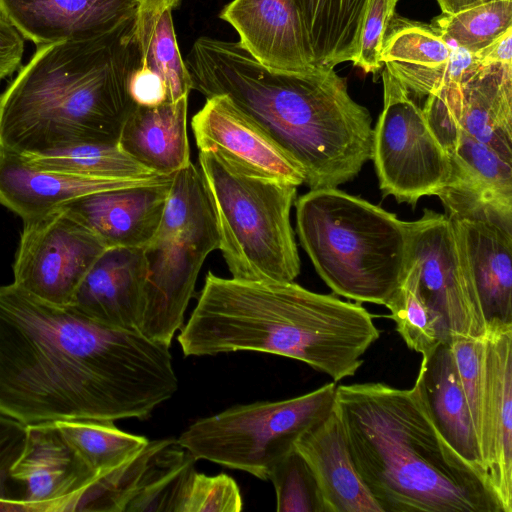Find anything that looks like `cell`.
<instances>
[{"instance_id":"cell-1","label":"cell","mask_w":512,"mask_h":512,"mask_svg":"<svg viewBox=\"0 0 512 512\" xmlns=\"http://www.w3.org/2000/svg\"><path fill=\"white\" fill-rule=\"evenodd\" d=\"M178 389L170 347L0 285V412L25 425L144 419Z\"/></svg>"},{"instance_id":"cell-2","label":"cell","mask_w":512,"mask_h":512,"mask_svg":"<svg viewBox=\"0 0 512 512\" xmlns=\"http://www.w3.org/2000/svg\"><path fill=\"white\" fill-rule=\"evenodd\" d=\"M185 63L193 89L227 96L301 169L310 189L338 187L372 159L371 115L334 68L273 70L239 42L206 36Z\"/></svg>"},{"instance_id":"cell-3","label":"cell","mask_w":512,"mask_h":512,"mask_svg":"<svg viewBox=\"0 0 512 512\" xmlns=\"http://www.w3.org/2000/svg\"><path fill=\"white\" fill-rule=\"evenodd\" d=\"M379 336L373 315L358 302L294 281H244L208 272L177 341L185 356L274 354L338 382L357 372Z\"/></svg>"},{"instance_id":"cell-4","label":"cell","mask_w":512,"mask_h":512,"mask_svg":"<svg viewBox=\"0 0 512 512\" xmlns=\"http://www.w3.org/2000/svg\"><path fill=\"white\" fill-rule=\"evenodd\" d=\"M334 410L382 512H504L487 479L442 437L415 384L337 385Z\"/></svg>"},{"instance_id":"cell-5","label":"cell","mask_w":512,"mask_h":512,"mask_svg":"<svg viewBox=\"0 0 512 512\" xmlns=\"http://www.w3.org/2000/svg\"><path fill=\"white\" fill-rule=\"evenodd\" d=\"M133 22L99 39L36 46L0 93V149L26 157L118 143L135 105L128 93L137 58Z\"/></svg>"},{"instance_id":"cell-6","label":"cell","mask_w":512,"mask_h":512,"mask_svg":"<svg viewBox=\"0 0 512 512\" xmlns=\"http://www.w3.org/2000/svg\"><path fill=\"white\" fill-rule=\"evenodd\" d=\"M295 207L300 243L326 285L385 305L408 268L411 221L337 187L310 189Z\"/></svg>"},{"instance_id":"cell-7","label":"cell","mask_w":512,"mask_h":512,"mask_svg":"<svg viewBox=\"0 0 512 512\" xmlns=\"http://www.w3.org/2000/svg\"><path fill=\"white\" fill-rule=\"evenodd\" d=\"M422 110L449 157L446 187L512 210V64L478 66Z\"/></svg>"},{"instance_id":"cell-8","label":"cell","mask_w":512,"mask_h":512,"mask_svg":"<svg viewBox=\"0 0 512 512\" xmlns=\"http://www.w3.org/2000/svg\"><path fill=\"white\" fill-rule=\"evenodd\" d=\"M198 167L232 278L294 281L300 258L290 212L297 186L246 172L213 150H199Z\"/></svg>"},{"instance_id":"cell-9","label":"cell","mask_w":512,"mask_h":512,"mask_svg":"<svg viewBox=\"0 0 512 512\" xmlns=\"http://www.w3.org/2000/svg\"><path fill=\"white\" fill-rule=\"evenodd\" d=\"M219 233L199 167L190 162L173 174L161 223L143 247L147 275L139 333L171 346L207 256Z\"/></svg>"},{"instance_id":"cell-10","label":"cell","mask_w":512,"mask_h":512,"mask_svg":"<svg viewBox=\"0 0 512 512\" xmlns=\"http://www.w3.org/2000/svg\"><path fill=\"white\" fill-rule=\"evenodd\" d=\"M336 382L278 401L232 406L192 423L177 439L196 460L268 480L296 440L334 409Z\"/></svg>"},{"instance_id":"cell-11","label":"cell","mask_w":512,"mask_h":512,"mask_svg":"<svg viewBox=\"0 0 512 512\" xmlns=\"http://www.w3.org/2000/svg\"><path fill=\"white\" fill-rule=\"evenodd\" d=\"M383 109L373 129V155L380 189L399 203L416 205L448 185L450 161L422 108L386 68Z\"/></svg>"},{"instance_id":"cell-12","label":"cell","mask_w":512,"mask_h":512,"mask_svg":"<svg viewBox=\"0 0 512 512\" xmlns=\"http://www.w3.org/2000/svg\"><path fill=\"white\" fill-rule=\"evenodd\" d=\"M486 326L512 324V210L445 187L437 195Z\"/></svg>"},{"instance_id":"cell-13","label":"cell","mask_w":512,"mask_h":512,"mask_svg":"<svg viewBox=\"0 0 512 512\" xmlns=\"http://www.w3.org/2000/svg\"><path fill=\"white\" fill-rule=\"evenodd\" d=\"M105 249L67 206L23 220L13 283L40 300L70 306L85 275Z\"/></svg>"},{"instance_id":"cell-14","label":"cell","mask_w":512,"mask_h":512,"mask_svg":"<svg viewBox=\"0 0 512 512\" xmlns=\"http://www.w3.org/2000/svg\"><path fill=\"white\" fill-rule=\"evenodd\" d=\"M408 263L423 300L443 325L448 341L458 336L485 337V319L445 213L424 209L421 218L411 221Z\"/></svg>"},{"instance_id":"cell-15","label":"cell","mask_w":512,"mask_h":512,"mask_svg":"<svg viewBox=\"0 0 512 512\" xmlns=\"http://www.w3.org/2000/svg\"><path fill=\"white\" fill-rule=\"evenodd\" d=\"M24 488L22 500L42 512H74L96 478L55 422L27 425L24 450L11 469Z\"/></svg>"},{"instance_id":"cell-16","label":"cell","mask_w":512,"mask_h":512,"mask_svg":"<svg viewBox=\"0 0 512 512\" xmlns=\"http://www.w3.org/2000/svg\"><path fill=\"white\" fill-rule=\"evenodd\" d=\"M139 6V0H0V17L39 46L119 33Z\"/></svg>"},{"instance_id":"cell-17","label":"cell","mask_w":512,"mask_h":512,"mask_svg":"<svg viewBox=\"0 0 512 512\" xmlns=\"http://www.w3.org/2000/svg\"><path fill=\"white\" fill-rule=\"evenodd\" d=\"M191 128L199 150H213L252 174L304 183L301 169L225 95L206 98Z\"/></svg>"},{"instance_id":"cell-18","label":"cell","mask_w":512,"mask_h":512,"mask_svg":"<svg viewBox=\"0 0 512 512\" xmlns=\"http://www.w3.org/2000/svg\"><path fill=\"white\" fill-rule=\"evenodd\" d=\"M219 17L236 30L239 44L262 65L285 72L315 67L294 0H232Z\"/></svg>"},{"instance_id":"cell-19","label":"cell","mask_w":512,"mask_h":512,"mask_svg":"<svg viewBox=\"0 0 512 512\" xmlns=\"http://www.w3.org/2000/svg\"><path fill=\"white\" fill-rule=\"evenodd\" d=\"M172 177L95 192L66 205L106 248L145 247L154 237L166 207Z\"/></svg>"},{"instance_id":"cell-20","label":"cell","mask_w":512,"mask_h":512,"mask_svg":"<svg viewBox=\"0 0 512 512\" xmlns=\"http://www.w3.org/2000/svg\"><path fill=\"white\" fill-rule=\"evenodd\" d=\"M146 275L142 247L106 248L85 275L72 306L106 326L139 332Z\"/></svg>"},{"instance_id":"cell-21","label":"cell","mask_w":512,"mask_h":512,"mask_svg":"<svg viewBox=\"0 0 512 512\" xmlns=\"http://www.w3.org/2000/svg\"><path fill=\"white\" fill-rule=\"evenodd\" d=\"M381 63L404 87L418 96L459 83L480 66L463 48L448 44L434 29L405 21L386 34Z\"/></svg>"},{"instance_id":"cell-22","label":"cell","mask_w":512,"mask_h":512,"mask_svg":"<svg viewBox=\"0 0 512 512\" xmlns=\"http://www.w3.org/2000/svg\"><path fill=\"white\" fill-rule=\"evenodd\" d=\"M155 177L108 179L73 175L39 168L18 154L0 149V204L22 220L95 192L136 185Z\"/></svg>"},{"instance_id":"cell-23","label":"cell","mask_w":512,"mask_h":512,"mask_svg":"<svg viewBox=\"0 0 512 512\" xmlns=\"http://www.w3.org/2000/svg\"><path fill=\"white\" fill-rule=\"evenodd\" d=\"M294 447L316 478L326 512H382L356 470L334 409L304 432Z\"/></svg>"},{"instance_id":"cell-24","label":"cell","mask_w":512,"mask_h":512,"mask_svg":"<svg viewBox=\"0 0 512 512\" xmlns=\"http://www.w3.org/2000/svg\"><path fill=\"white\" fill-rule=\"evenodd\" d=\"M485 360L490 435L488 482L512 512V324L487 326Z\"/></svg>"},{"instance_id":"cell-25","label":"cell","mask_w":512,"mask_h":512,"mask_svg":"<svg viewBox=\"0 0 512 512\" xmlns=\"http://www.w3.org/2000/svg\"><path fill=\"white\" fill-rule=\"evenodd\" d=\"M414 384L445 441L487 479L471 414L448 342H441L431 352L422 355Z\"/></svg>"},{"instance_id":"cell-26","label":"cell","mask_w":512,"mask_h":512,"mask_svg":"<svg viewBox=\"0 0 512 512\" xmlns=\"http://www.w3.org/2000/svg\"><path fill=\"white\" fill-rule=\"evenodd\" d=\"M188 97L154 107L134 105L125 119L119 147L149 171L170 176L190 161Z\"/></svg>"},{"instance_id":"cell-27","label":"cell","mask_w":512,"mask_h":512,"mask_svg":"<svg viewBox=\"0 0 512 512\" xmlns=\"http://www.w3.org/2000/svg\"><path fill=\"white\" fill-rule=\"evenodd\" d=\"M315 66L354 62L367 0H294Z\"/></svg>"},{"instance_id":"cell-28","label":"cell","mask_w":512,"mask_h":512,"mask_svg":"<svg viewBox=\"0 0 512 512\" xmlns=\"http://www.w3.org/2000/svg\"><path fill=\"white\" fill-rule=\"evenodd\" d=\"M132 38L137 64L162 79L168 101L189 96L193 84L178 47L172 9L140 4L132 26Z\"/></svg>"},{"instance_id":"cell-29","label":"cell","mask_w":512,"mask_h":512,"mask_svg":"<svg viewBox=\"0 0 512 512\" xmlns=\"http://www.w3.org/2000/svg\"><path fill=\"white\" fill-rule=\"evenodd\" d=\"M175 439L153 440L116 468L97 475L81 496L76 511L126 512L132 499L171 458Z\"/></svg>"},{"instance_id":"cell-30","label":"cell","mask_w":512,"mask_h":512,"mask_svg":"<svg viewBox=\"0 0 512 512\" xmlns=\"http://www.w3.org/2000/svg\"><path fill=\"white\" fill-rule=\"evenodd\" d=\"M21 157L42 169L86 177L148 179L161 176L136 162L118 143H81L48 153Z\"/></svg>"},{"instance_id":"cell-31","label":"cell","mask_w":512,"mask_h":512,"mask_svg":"<svg viewBox=\"0 0 512 512\" xmlns=\"http://www.w3.org/2000/svg\"><path fill=\"white\" fill-rule=\"evenodd\" d=\"M54 422L96 476L124 463L149 442L144 436L119 429L114 421L73 419Z\"/></svg>"},{"instance_id":"cell-32","label":"cell","mask_w":512,"mask_h":512,"mask_svg":"<svg viewBox=\"0 0 512 512\" xmlns=\"http://www.w3.org/2000/svg\"><path fill=\"white\" fill-rule=\"evenodd\" d=\"M448 44L476 53L512 28V0H486L432 21Z\"/></svg>"},{"instance_id":"cell-33","label":"cell","mask_w":512,"mask_h":512,"mask_svg":"<svg viewBox=\"0 0 512 512\" xmlns=\"http://www.w3.org/2000/svg\"><path fill=\"white\" fill-rule=\"evenodd\" d=\"M384 306L389 309L397 332L410 349L426 355L439 343L448 342L443 325L419 292L415 272L409 263L402 283Z\"/></svg>"},{"instance_id":"cell-34","label":"cell","mask_w":512,"mask_h":512,"mask_svg":"<svg viewBox=\"0 0 512 512\" xmlns=\"http://www.w3.org/2000/svg\"><path fill=\"white\" fill-rule=\"evenodd\" d=\"M477 436L486 476L490 461L487 374L484 338L453 337L448 341Z\"/></svg>"},{"instance_id":"cell-35","label":"cell","mask_w":512,"mask_h":512,"mask_svg":"<svg viewBox=\"0 0 512 512\" xmlns=\"http://www.w3.org/2000/svg\"><path fill=\"white\" fill-rule=\"evenodd\" d=\"M268 480L275 490L277 512H326L316 478L295 447L276 463Z\"/></svg>"},{"instance_id":"cell-36","label":"cell","mask_w":512,"mask_h":512,"mask_svg":"<svg viewBox=\"0 0 512 512\" xmlns=\"http://www.w3.org/2000/svg\"><path fill=\"white\" fill-rule=\"evenodd\" d=\"M196 458L185 450L164 467L129 503L126 512H178L195 470Z\"/></svg>"},{"instance_id":"cell-37","label":"cell","mask_w":512,"mask_h":512,"mask_svg":"<svg viewBox=\"0 0 512 512\" xmlns=\"http://www.w3.org/2000/svg\"><path fill=\"white\" fill-rule=\"evenodd\" d=\"M243 499L236 481L227 474L194 472L178 512H239Z\"/></svg>"},{"instance_id":"cell-38","label":"cell","mask_w":512,"mask_h":512,"mask_svg":"<svg viewBox=\"0 0 512 512\" xmlns=\"http://www.w3.org/2000/svg\"><path fill=\"white\" fill-rule=\"evenodd\" d=\"M398 0H367L358 45L353 64L366 73H375L381 67V53Z\"/></svg>"},{"instance_id":"cell-39","label":"cell","mask_w":512,"mask_h":512,"mask_svg":"<svg viewBox=\"0 0 512 512\" xmlns=\"http://www.w3.org/2000/svg\"><path fill=\"white\" fill-rule=\"evenodd\" d=\"M26 439L27 425L0 412V500H20L11 488V469L21 456Z\"/></svg>"},{"instance_id":"cell-40","label":"cell","mask_w":512,"mask_h":512,"mask_svg":"<svg viewBox=\"0 0 512 512\" xmlns=\"http://www.w3.org/2000/svg\"><path fill=\"white\" fill-rule=\"evenodd\" d=\"M128 93L132 102L138 106L154 107L168 102L167 89L162 79L138 65L137 58L128 77Z\"/></svg>"},{"instance_id":"cell-41","label":"cell","mask_w":512,"mask_h":512,"mask_svg":"<svg viewBox=\"0 0 512 512\" xmlns=\"http://www.w3.org/2000/svg\"><path fill=\"white\" fill-rule=\"evenodd\" d=\"M25 39L8 21L0 17V81L20 66Z\"/></svg>"},{"instance_id":"cell-42","label":"cell","mask_w":512,"mask_h":512,"mask_svg":"<svg viewBox=\"0 0 512 512\" xmlns=\"http://www.w3.org/2000/svg\"><path fill=\"white\" fill-rule=\"evenodd\" d=\"M473 55L480 66L497 63L512 64V28Z\"/></svg>"},{"instance_id":"cell-43","label":"cell","mask_w":512,"mask_h":512,"mask_svg":"<svg viewBox=\"0 0 512 512\" xmlns=\"http://www.w3.org/2000/svg\"><path fill=\"white\" fill-rule=\"evenodd\" d=\"M0 512H42V510L24 500H0Z\"/></svg>"},{"instance_id":"cell-44","label":"cell","mask_w":512,"mask_h":512,"mask_svg":"<svg viewBox=\"0 0 512 512\" xmlns=\"http://www.w3.org/2000/svg\"><path fill=\"white\" fill-rule=\"evenodd\" d=\"M440 6L442 13H454L475 5L481 0H436Z\"/></svg>"},{"instance_id":"cell-45","label":"cell","mask_w":512,"mask_h":512,"mask_svg":"<svg viewBox=\"0 0 512 512\" xmlns=\"http://www.w3.org/2000/svg\"><path fill=\"white\" fill-rule=\"evenodd\" d=\"M141 5L150 7H168L172 10L175 9L181 0H139Z\"/></svg>"},{"instance_id":"cell-46","label":"cell","mask_w":512,"mask_h":512,"mask_svg":"<svg viewBox=\"0 0 512 512\" xmlns=\"http://www.w3.org/2000/svg\"><path fill=\"white\" fill-rule=\"evenodd\" d=\"M481 1H486V0H481Z\"/></svg>"}]
</instances>
